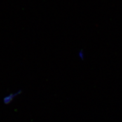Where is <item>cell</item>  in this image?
<instances>
[{"label": "cell", "instance_id": "cell-1", "mask_svg": "<svg viewBox=\"0 0 122 122\" xmlns=\"http://www.w3.org/2000/svg\"><path fill=\"white\" fill-rule=\"evenodd\" d=\"M22 92L21 90H19V91L11 93L5 96L2 99V102L4 104L9 105L11 103L16 97H17L18 96H19L20 94L22 93Z\"/></svg>", "mask_w": 122, "mask_h": 122}]
</instances>
